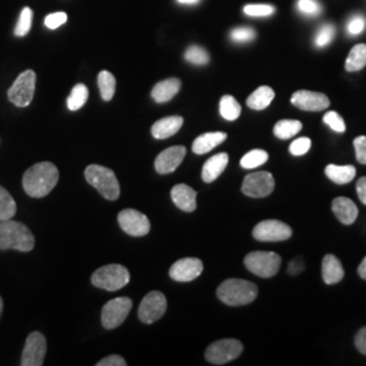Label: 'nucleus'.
<instances>
[{"instance_id":"f257e3e1","label":"nucleus","mask_w":366,"mask_h":366,"mask_svg":"<svg viewBox=\"0 0 366 366\" xmlns=\"http://www.w3.org/2000/svg\"><path fill=\"white\" fill-rule=\"evenodd\" d=\"M58 170L51 162H41L32 165L22 178L23 190L33 198L46 197L58 182Z\"/></svg>"},{"instance_id":"f03ea898","label":"nucleus","mask_w":366,"mask_h":366,"mask_svg":"<svg viewBox=\"0 0 366 366\" xmlns=\"http://www.w3.org/2000/svg\"><path fill=\"white\" fill-rule=\"evenodd\" d=\"M34 235L25 224L11 219L0 221V250L29 253L34 248Z\"/></svg>"},{"instance_id":"7ed1b4c3","label":"nucleus","mask_w":366,"mask_h":366,"mask_svg":"<svg viewBox=\"0 0 366 366\" xmlns=\"http://www.w3.org/2000/svg\"><path fill=\"white\" fill-rule=\"evenodd\" d=\"M258 296V286L254 282L231 278L224 281L217 288L220 301L229 307H240L251 304Z\"/></svg>"},{"instance_id":"20e7f679","label":"nucleus","mask_w":366,"mask_h":366,"mask_svg":"<svg viewBox=\"0 0 366 366\" xmlns=\"http://www.w3.org/2000/svg\"><path fill=\"white\" fill-rule=\"evenodd\" d=\"M84 177L103 198L115 201L120 197V183L113 170L105 165H90L84 171Z\"/></svg>"},{"instance_id":"39448f33","label":"nucleus","mask_w":366,"mask_h":366,"mask_svg":"<svg viewBox=\"0 0 366 366\" xmlns=\"http://www.w3.org/2000/svg\"><path fill=\"white\" fill-rule=\"evenodd\" d=\"M129 281L130 274L128 269L117 263L103 266L92 275V285L108 292L122 289L125 285H128Z\"/></svg>"},{"instance_id":"423d86ee","label":"nucleus","mask_w":366,"mask_h":366,"mask_svg":"<svg viewBox=\"0 0 366 366\" xmlns=\"http://www.w3.org/2000/svg\"><path fill=\"white\" fill-rule=\"evenodd\" d=\"M244 266L253 274L262 278H272L279 270L281 256L273 251H253L244 258Z\"/></svg>"},{"instance_id":"0eeeda50","label":"nucleus","mask_w":366,"mask_h":366,"mask_svg":"<svg viewBox=\"0 0 366 366\" xmlns=\"http://www.w3.org/2000/svg\"><path fill=\"white\" fill-rule=\"evenodd\" d=\"M36 72L32 70L20 73L8 90V101L18 108L29 106L36 92Z\"/></svg>"},{"instance_id":"6e6552de","label":"nucleus","mask_w":366,"mask_h":366,"mask_svg":"<svg viewBox=\"0 0 366 366\" xmlns=\"http://www.w3.org/2000/svg\"><path fill=\"white\" fill-rule=\"evenodd\" d=\"M243 353V345L238 339H221L212 343L205 351V358L213 365H224Z\"/></svg>"},{"instance_id":"1a4fd4ad","label":"nucleus","mask_w":366,"mask_h":366,"mask_svg":"<svg viewBox=\"0 0 366 366\" xmlns=\"http://www.w3.org/2000/svg\"><path fill=\"white\" fill-rule=\"evenodd\" d=\"M133 307V301L129 297H117L105 304L102 310V324L106 329L120 327Z\"/></svg>"},{"instance_id":"9d476101","label":"nucleus","mask_w":366,"mask_h":366,"mask_svg":"<svg viewBox=\"0 0 366 366\" xmlns=\"http://www.w3.org/2000/svg\"><path fill=\"white\" fill-rule=\"evenodd\" d=\"M275 187V181L273 175L267 171H258L248 174L243 184L241 191L251 198H263L273 193Z\"/></svg>"},{"instance_id":"9b49d317","label":"nucleus","mask_w":366,"mask_h":366,"mask_svg":"<svg viewBox=\"0 0 366 366\" xmlns=\"http://www.w3.org/2000/svg\"><path fill=\"white\" fill-rule=\"evenodd\" d=\"M292 235V228L279 220L260 221L253 231V236L259 241H284Z\"/></svg>"},{"instance_id":"f8f14e48","label":"nucleus","mask_w":366,"mask_h":366,"mask_svg":"<svg viewBox=\"0 0 366 366\" xmlns=\"http://www.w3.org/2000/svg\"><path fill=\"white\" fill-rule=\"evenodd\" d=\"M167 311V300L162 292H149L143 298L140 307H139V319L146 323L151 324L158 322L165 316Z\"/></svg>"},{"instance_id":"ddd939ff","label":"nucleus","mask_w":366,"mask_h":366,"mask_svg":"<svg viewBox=\"0 0 366 366\" xmlns=\"http://www.w3.org/2000/svg\"><path fill=\"white\" fill-rule=\"evenodd\" d=\"M118 224L121 229L130 236H146L151 229L149 220L144 213L136 209H124L118 213Z\"/></svg>"},{"instance_id":"4468645a","label":"nucleus","mask_w":366,"mask_h":366,"mask_svg":"<svg viewBox=\"0 0 366 366\" xmlns=\"http://www.w3.org/2000/svg\"><path fill=\"white\" fill-rule=\"evenodd\" d=\"M46 354V339L41 332H32L22 353V366H41Z\"/></svg>"},{"instance_id":"2eb2a0df","label":"nucleus","mask_w":366,"mask_h":366,"mask_svg":"<svg viewBox=\"0 0 366 366\" xmlns=\"http://www.w3.org/2000/svg\"><path fill=\"white\" fill-rule=\"evenodd\" d=\"M203 263L198 258H183L177 260L171 267L168 274L178 282H190L201 275Z\"/></svg>"},{"instance_id":"dca6fc26","label":"nucleus","mask_w":366,"mask_h":366,"mask_svg":"<svg viewBox=\"0 0 366 366\" xmlns=\"http://www.w3.org/2000/svg\"><path fill=\"white\" fill-rule=\"evenodd\" d=\"M291 102L296 108L305 111H323L329 106L327 95L322 92H308V90L294 92L291 98Z\"/></svg>"},{"instance_id":"f3484780","label":"nucleus","mask_w":366,"mask_h":366,"mask_svg":"<svg viewBox=\"0 0 366 366\" xmlns=\"http://www.w3.org/2000/svg\"><path fill=\"white\" fill-rule=\"evenodd\" d=\"M184 156H186V148L184 146H170L158 155V158L155 160V170L162 175L171 174L181 165Z\"/></svg>"},{"instance_id":"a211bd4d","label":"nucleus","mask_w":366,"mask_h":366,"mask_svg":"<svg viewBox=\"0 0 366 366\" xmlns=\"http://www.w3.org/2000/svg\"><path fill=\"white\" fill-rule=\"evenodd\" d=\"M171 200L183 212H194L197 208V191L184 183H179L172 187Z\"/></svg>"},{"instance_id":"6ab92c4d","label":"nucleus","mask_w":366,"mask_h":366,"mask_svg":"<svg viewBox=\"0 0 366 366\" xmlns=\"http://www.w3.org/2000/svg\"><path fill=\"white\" fill-rule=\"evenodd\" d=\"M228 162H229V156L225 152H221L209 158L202 167V181L206 183L215 182L228 165Z\"/></svg>"},{"instance_id":"aec40b11","label":"nucleus","mask_w":366,"mask_h":366,"mask_svg":"<svg viewBox=\"0 0 366 366\" xmlns=\"http://www.w3.org/2000/svg\"><path fill=\"white\" fill-rule=\"evenodd\" d=\"M183 118L179 115H171V117H165L159 121H156L152 129L151 133L155 139L158 140H165L171 136H174L175 133L179 132V129L182 128Z\"/></svg>"},{"instance_id":"412c9836","label":"nucleus","mask_w":366,"mask_h":366,"mask_svg":"<svg viewBox=\"0 0 366 366\" xmlns=\"http://www.w3.org/2000/svg\"><path fill=\"white\" fill-rule=\"evenodd\" d=\"M332 212L338 217V220L345 225L353 224L358 217L357 205L348 197L335 198L332 201Z\"/></svg>"},{"instance_id":"4be33fe9","label":"nucleus","mask_w":366,"mask_h":366,"mask_svg":"<svg viewBox=\"0 0 366 366\" xmlns=\"http://www.w3.org/2000/svg\"><path fill=\"white\" fill-rule=\"evenodd\" d=\"M345 270L341 260L332 254L324 256L322 260V277L327 285H334L342 281Z\"/></svg>"},{"instance_id":"5701e85b","label":"nucleus","mask_w":366,"mask_h":366,"mask_svg":"<svg viewBox=\"0 0 366 366\" xmlns=\"http://www.w3.org/2000/svg\"><path fill=\"white\" fill-rule=\"evenodd\" d=\"M181 80L177 77H170L165 79L163 82H159L153 90L151 92L153 101H156L158 103H165L168 101H171L179 90H181Z\"/></svg>"},{"instance_id":"b1692460","label":"nucleus","mask_w":366,"mask_h":366,"mask_svg":"<svg viewBox=\"0 0 366 366\" xmlns=\"http://www.w3.org/2000/svg\"><path fill=\"white\" fill-rule=\"evenodd\" d=\"M227 140V133L224 132H209L198 136L193 143V152L196 155H203L215 149Z\"/></svg>"},{"instance_id":"393cba45","label":"nucleus","mask_w":366,"mask_h":366,"mask_svg":"<svg viewBox=\"0 0 366 366\" xmlns=\"http://www.w3.org/2000/svg\"><path fill=\"white\" fill-rule=\"evenodd\" d=\"M275 92L269 86H260L247 98V106L253 110H265L274 99Z\"/></svg>"},{"instance_id":"a878e982","label":"nucleus","mask_w":366,"mask_h":366,"mask_svg":"<svg viewBox=\"0 0 366 366\" xmlns=\"http://www.w3.org/2000/svg\"><path fill=\"white\" fill-rule=\"evenodd\" d=\"M357 170L354 165H329L326 167V175L329 181L336 184H346L355 178Z\"/></svg>"},{"instance_id":"bb28decb","label":"nucleus","mask_w":366,"mask_h":366,"mask_svg":"<svg viewBox=\"0 0 366 366\" xmlns=\"http://www.w3.org/2000/svg\"><path fill=\"white\" fill-rule=\"evenodd\" d=\"M366 65V44L355 45L348 56L345 63V68L348 72H357L365 68Z\"/></svg>"},{"instance_id":"cd10ccee","label":"nucleus","mask_w":366,"mask_h":366,"mask_svg":"<svg viewBox=\"0 0 366 366\" xmlns=\"http://www.w3.org/2000/svg\"><path fill=\"white\" fill-rule=\"evenodd\" d=\"M240 113H241V108L232 95H224L220 99V114L224 120L235 121L238 120Z\"/></svg>"},{"instance_id":"c85d7f7f","label":"nucleus","mask_w":366,"mask_h":366,"mask_svg":"<svg viewBox=\"0 0 366 366\" xmlns=\"http://www.w3.org/2000/svg\"><path fill=\"white\" fill-rule=\"evenodd\" d=\"M303 129V124L297 120H281L275 124V137L281 140H288L293 136H296Z\"/></svg>"},{"instance_id":"c756f323","label":"nucleus","mask_w":366,"mask_h":366,"mask_svg":"<svg viewBox=\"0 0 366 366\" xmlns=\"http://www.w3.org/2000/svg\"><path fill=\"white\" fill-rule=\"evenodd\" d=\"M17 213V203L13 196L0 186V221L13 219Z\"/></svg>"},{"instance_id":"7c9ffc66","label":"nucleus","mask_w":366,"mask_h":366,"mask_svg":"<svg viewBox=\"0 0 366 366\" xmlns=\"http://www.w3.org/2000/svg\"><path fill=\"white\" fill-rule=\"evenodd\" d=\"M98 87L103 101L109 102L115 92V77L109 71H102L98 75Z\"/></svg>"},{"instance_id":"2f4dec72","label":"nucleus","mask_w":366,"mask_h":366,"mask_svg":"<svg viewBox=\"0 0 366 366\" xmlns=\"http://www.w3.org/2000/svg\"><path fill=\"white\" fill-rule=\"evenodd\" d=\"M89 99V89L84 84H76L67 99V106L71 111L82 109Z\"/></svg>"},{"instance_id":"473e14b6","label":"nucleus","mask_w":366,"mask_h":366,"mask_svg":"<svg viewBox=\"0 0 366 366\" xmlns=\"http://www.w3.org/2000/svg\"><path fill=\"white\" fill-rule=\"evenodd\" d=\"M269 160V153L263 149H253L250 152H247L241 160L240 165L246 170H253L259 165H265Z\"/></svg>"},{"instance_id":"72a5a7b5","label":"nucleus","mask_w":366,"mask_h":366,"mask_svg":"<svg viewBox=\"0 0 366 366\" xmlns=\"http://www.w3.org/2000/svg\"><path fill=\"white\" fill-rule=\"evenodd\" d=\"M186 61L194 64V65H206L210 61L209 53L198 45H191L184 52Z\"/></svg>"},{"instance_id":"f704fd0d","label":"nucleus","mask_w":366,"mask_h":366,"mask_svg":"<svg viewBox=\"0 0 366 366\" xmlns=\"http://www.w3.org/2000/svg\"><path fill=\"white\" fill-rule=\"evenodd\" d=\"M32 22H33V11L32 8L25 7L19 15L18 23L15 27V36H26L32 29Z\"/></svg>"},{"instance_id":"c9c22d12","label":"nucleus","mask_w":366,"mask_h":366,"mask_svg":"<svg viewBox=\"0 0 366 366\" xmlns=\"http://www.w3.org/2000/svg\"><path fill=\"white\" fill-rule=\"evenodd\" d=\"M334 37H335V27H334V25L326 23V25H323V26L319 29L317 34L315 36V45H316L317 48H324V46H327V45L331 44V41L334 39Z\"/></svg>"},{"instance_id":"e433bc0d","label":"nucleus","mask_w":366,"mask_h":366,"mask_svg":"<svg viewBox=\"0 0 366 366\" xmlns=\"http://www.w3.org/2000/svg\"><path fill=\"white\" fill-rule=\"evenodd\" d=\"M243 11L250 17H269L274 14V7L270 4H248Z\"/></svg>"},{"instance_id":"4c0bfd02","label":"nucleus","mask_w":366,"mask_h":366,"mask_svg":"<svg viewBox=\"0 0 366 366\" xmlns=\"http://www.w3.org/2000/svg\"><path fill=\"white\" fill-rule=\"evenodd\" d=\"M323 122L327 124L329 128L336 133H343L346 130V124L343 118L336 111H329L323 117Z\"/></svg>"},{"instance_id":"58836bf2","label":"nucleus","mask_w":366,"mask_h":366,"mask_svg":"<svg viewBox=\"0 0 366 366\" xmlns=\"http://www.w3.org/2000/svg\"><path fill=\"white\" fill-rule=\"evenodd\" d=\"M297 7L300 13L308 17H316L322 13V4L317 0H298Z\"/></svg>"},{"instance_id":"ea45409f","label":"nucleus","mask_w":366,"mask_h":366,"mask_svg":"<svg viewBox=\"0 0 366 366\" xmlns=\"http://www.w3.org/2000/svg\"><path fill=\"white\" fill-rule=\"evenodd\" d=\"M255 30H253L251 27H238L235 30H232L231 38L232 41L239 42V44H244V42H250L255 38Z\"/></svg>"},{"instance_id":"a19ab883","label":"nucleus","mask_w":366,"mask_h":366,"mask_svg":"<svg viewBox=\"0 0 366 366\" xmlns=\"http://www.w3.org/2000/svg\"><path fill=\"white\" fill-rule=\"evenodd\" d=\"M311 140L308 137H300L297 140H294L291 146H289V152L294 156H301L305 155L310 148H311Z\"/></svg>"},{"instance_id":"79ce46f5","label":"nucleus","mask_w":366,"mask_h":366,"mask_svg":"<svg viewBox=\"0 0 366 366\" xmlns=\"http://www.w3.org/2000/svg\"><path fill=\"white\" fill-rule=\"evenodd\" d=\"M366 26V20L362 15H360V14H357V15H354L353 18L348 20V32L350 36H358V34H361L362 32H364V29H365Z\"/></svg>"},{"instance_id":"37998d69","label":"nucleus","mask_w":366,"mask_h":366,"mask_svg":"<svg viewBox=\"0 0 366 366\" xmlns=\"http://www.w3.org/2000/svg\"><path fill=\"white\" fill-rule=\"evenodd\" d=\"M67 19H68L67 14L63 13V11L53 13V14H51V15H48V17L45 18V26H46L48 29H51V30H55L57 27L63 26V25L67 22Z\"/></svg>"},{"instance_id":"c03bdc74","label":"nucleus","mask_w":366,"mask_h":366,"mask_svg":"<svg viewBox=\"0 0 366 366\" xmlns=\"http://www.w3.org/2000/svg\"><path fill=\"white\" fill-rule=\"evenodd\" d=\"M355 156L361 165H366V136H360L354 140Z\"/></svg>"},{"instance_id":"a18cd8bd","label":"nucleus","mask_w":366,"mask_h":366,"mask_svg":"<svg viewBox=\"0 0 366 366\" xmlns=\"http://www.w3.org/2000/svg\"><path fill=\"white\" fill-rule=\"evenodd\" d=\"M96 366H127V361L121 355H109L96 362Z\"/></svg>"},{"instance_id":"49530a36","label":"nucleus","mask_w":366,"mask_h":366,"mask_svg":"<svg viewBox=\"0 0 366 366\" xmlns=\"http://www.w3.org/2000/svg\"><path fill=\"white\" fill-rule=\"evenodd\" d=\"M354 343H355V348H358V351L366 355V327H362L357 332V335L354 338Z\"/></svg>"},{"instance_id":"de8ad7c7","label":"nucleus","mask_w":366,"mask_h":366,"mask_svg":"<svg viewBox=\"0 0 366 366\" xmlns=\"http://www.w3.org/2000/svg\"><path fill=\"white\" fill-rule=\"evenodd\" d=\"M357 194L360 201L366 205V177H362L361 179H358L357 182Z\"/></svg>"},{"instance_id":"09e8293b","label":"nucleus","mask_w":366,"mask_h":366,"mask_svg":"<svg viewBox=\"0 0 366 366\" xmlns=\"http://www.w3.org/2000/svg\"><path fill=\"white\" fill-rule=\"evenodd\" d=\"M303 269H304L303 262H300L298 259H296V260H293L292 263L289 265V267H288V273L292 275L298 274Z\"/></svg>"},{"instance_id":"8fccbe9b","label":"nucleus","mask_w":366,"mask_h":366,"mask_svg":"<svg viewBox=\"0 0 366 366\" xmlns=\"http://www.w3.org/2000/svg\"><path fill=\"white\" fill-rule=\"evenodd\" d=\"M358 274L362 279H366V256L362 259V262H361V265L358 267Z\"/></svg>"},{"instance_id":"3c124183","label":"nucleus","mask_w":366,"mask_h":366,"mask_svg":"<svg viewBox=\"0 0 366 366\" xmlns=\"http://www.w3.org/2000/svg\"><path fill=\"white\" fill-rule=\"evenodd\" d=\"M178 3H181V4H197V3H200L201 0H177Z\"/></svg>"},{"instance_id":"603ef678","label":"nucleus","mask_w":366,"mask_h":366,"mask_svg":"<svg viewBox=\"0 0 366 366\" xmlns=\"http://www.w3.org/2000/svg\"><path fill=\"white\" fill-rule=\"evenodd\" d=\"M1 313H3V298L0 296V316H1Z\"/></svg>"}]
</instances>
